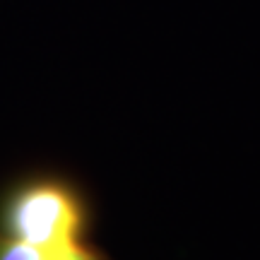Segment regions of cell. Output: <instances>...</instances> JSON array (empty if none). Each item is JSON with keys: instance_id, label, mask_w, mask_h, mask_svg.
Wrapping results in <instances>:
<instances>
[{"instance_id": "obj_1", "label": "cell", "mask_w": 260, "mask_h": 260, "mask_svg": "<svg viewBox=\"0 0 260 260\" xmlns=\"http://www.w3.org/2000/svg\"><path fill=\"white\" fill-rule=\"evenodd\" d=\"M99 210L89 186L58 167H29L0 183V234L41 246L94 241Z\"/></svg>"}, {"instance_id": "obj_2", "label": "cell", "mask_w": 260, "mask_h": 260, "mask_svg": "<svg viewBox=\"0 0 260 260\" xmlns=\"http://www.w3.org/2000/svg\"><path fill=\"white\" fill-rule=\"evenodd\" d=\"M0 260H113L96 241L70 248L17 241L0 234Z\"/></svg>"}]
</instances>
